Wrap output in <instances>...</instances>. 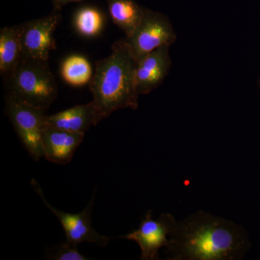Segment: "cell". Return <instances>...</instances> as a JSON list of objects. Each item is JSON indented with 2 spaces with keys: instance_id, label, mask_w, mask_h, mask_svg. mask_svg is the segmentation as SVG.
Masks as SVG:
<instances>
[{
  "instance_id": "1",
  "label": "cell",
  "mask_w": 260,
  "mask_h": 260,
  "mask_svg": "<svg viewBox=\"0 0 260 260\" xmlns=\"http://www.w3.org/2000/svg\"><path fill=\"white\" fill-rule=\"evenodd\" d=\"M247 246L237 223L198 211L177 221L166 249L171 260H237L242 259Z\"/></svg>"
},
{
  "instance_id": "2",
  "label": "cell",
  "mask_w": 260,
  "mask_h": 260,
  "mask_svg": "<svg viewBox=\"0 0 260 260\" xmlns=\"http://www.w3.org/2000/svg\"><path fill=\"white\" fill-rule=\"evenodd\" d=\"M137 66L125 39L114 43L109 56L98 61L89 88L102 119L119 109H138Z\"/></svg>"
},
{
  "instance_id": "3",
  "label": "cell",
  "mask_w": 260,
  "mask_h": 260,
  "mask_svg": "<svg viewBox=\"0 0 260 260\" xmlns=\"http://www.w3.org/2000/svg\"><path fill=\"white\" fill-rule=\"evenodd\" d=\"M7 96L47 110L56 100L58 85L47 61L23 57L6 78Z\"/></svg>"
},
{
  "instance_id": "4",
  "label": "cell",
  "mask_w": 260,
  "mask_h": 260,
  "mask_svg": "<svg viewBox=\"0 0 260 260\" xmlns=\"http://www.w3.org/2000/svg\"><path fill=\"white\" fill-rule=\"evenodd\" d=\"M6 112L22 144L34 160L44 157L42 133L46 124L45 109L6 96Z\"/></svg>"
},
{
  "instance_id": "5",
  "label": "cell",
  "mask_w": 260,
  "mask_h": 260,
  "mask_svg": "<svg viewBox=\"0 0 260 260\" xmlns=\"http://www.w3.org/2000/svg\"><path fill=\"white\" fill-rule=\"evenodd\" d=\"M177 34L167 16L145 8L143 18L131 37L125 38L138 61L158 48L171 47Z\"/></svg>"
},
{
  "instance_id": "6",
  "label": "cell",
  "mask_w": 260,
  "mask_h": 260,
  "mask_svg": "<svg viewBox=\"0 0 260 260\" xmlns=\"http://www.w3.org/2000/svg\"><path fill=\"white\" fill-rule=\"evenodd\" d=\"M177 220L172 214L162 213L153 219L150 210L145 214L138 229L119 238L134 241L141 251L140 259H158V251L169 245L171 235L177 228Z\"/></svg>"
},
{
  "instance_id": "7",
  "label": "cell",
  "mask_w": 260,
  "mask_h": 260,
  "mask_svg": "<svg viewBox=\"0 0 260 260\" xmlns=\"http://www.w3.org/2000/svg\"><path fill=\"white\" fill-rule=\"evenodd\" d=\"M61 20V10L53 9L47 16L22 24L23 57L47 61L56 49L54 34Z\"/></svg>"
},
{
  "instance_id": "8",
  "label": "cell",
  "mask_w": 260,
  "mask_h": 260,
  "mask_svg": "<svg viewBox=\"0 0 260 260\" xmlns=\"http://www.w3.org/2000/svg\"><path fill=\"white\" fill-rule=\"evenodd\" d=\"M31 185L44 205L59 219L64 229L67 242L76 246L83 242L92 243L99 246H106L109 244L110 239L106 236L101 235L92 226L91 214L93 197L81 213H65L56 209L47 202L42 188L35 179H32Z\"/></svg>"
},
{
  "instance_id": "9",
  "label": "cell",
  "mask_w": 260,
  "mask_h": 260,
  "mask_svg": "<svg viewBox=\"0 0 260 260\" xmlns=\"http://www.w3.org/2000/svg\"><path fill=\"white\" fill-rule=\"evenodd\" d=\"M169 46L155 49L138 61L137 90L139 95H146L158 88L167 78L172 61Z\"/></svg>"
},
{
  "instance_id": "10",
  "label": "cell",
  "mask_w": 260,
  "mask_h": 260,
  "mask_svg": "<svg viewBox=\"0 0 260 260\" xmlns=\"http://www.w3.org/2000/svg\"><path fill=\"white\" fill-rule=\"evenodd\" d=\"M85 134L58 129L46 124L42 133L44 158L57 164H69Z\"/></svg>"
},
{
  "instance_id": "11",
  "label": "cell",
  "mask_w": 260,
  "mask_h": 260,
  "mask_svg": "<svg viewBox=\"0 0 260 260\" xmlns=\"http://www.w3.org/2000/svg\"><path fill=\"white\" fill-rule=\"evenodd\" d=\"M102 120L93 101L46 116V124L58 129L83 133Z\"/></svg>"
},
{
  "instance_id": "12",
  "label": "cell",
  "mask_w": 260,
  "mask_h": 260,
  "mask_svg": "<svg viewBox=\"0 0 260 260\" xmlns=\"http://www.w3.org/2000/svg\"><path fill=\"white\" fill-rule=\"evenodd\" d=\"M22 25L0 30V73L5 78L13 73L23 58Z\"/></svg>"
},
{
  "instance_id": "13",
  "label": "cell",
  "mask_w": 260,
  "mask_h": 260,
  "mask_svg": "<svg viewBox=\"0 0 260 260\" xmlns=\"http://www.w3.org/2000/svg\"><path fill=\"white\" fill-rule=\"evenodd\" d=\"M109 14L114 23L125 34L131 37L144 14L145 8L135 0H106Z\"/></svg>"
},
{
  "instance_id": "14",
  "label": "cell",
  "mask_w": 260,
  "mask_h": 260,
  "mask_svg": "<svg viewBox=\"0 0 260 260\" xmlns=\"http://www.w3.org/2000/svg\"><path fill=\"white\" fill-rule=\"evenodd\" d=\"M60 74L64 81L73 86L90 83L93 73L91 64L85 56L71 55L61 62Z\"/></svg>"
},
{
  "instance_id": "15",
  "label": "cell",
  "mask_w": 260,
  "mask_h": 260,
  "mask_svg": "<svg viewBox=\"0 0 260 260\" xmlns=\"http://www.w3.org/2000/svg\"><path fill=\"white\" fill-rule=\"evenodd\" d=\"M104 16L95 7L84 6L77 10L74 15V26L84 37L99 36L104 26Z\"/></svg>"
},
{
  "instance_id": "16",
  "label": "cell",
  "mask_w": 260,
  "mask_h": 260,
  "mask_svg": "<svg viewBox=\"0 0 260 260\" xmlns=\"http://www.w3.org/2000/svg\"><path fill=\"white\" fill-rule=\"evenodd\" d=\"M53 259L56 260L89 259L78 251V246L73 245L68 242L58 247Z\"/></svg>"
},
{
  "instance_id": "17",
  "label": "cell",
  "mask_w": 260,
  "mask_h": 260,
  "mask_svg": "<svg viewBox=\"0 0 260 260\" xmlns=\"http://www.w3.org/2000/svg\"><path fill=\"white\" fill-rule=\"evenodd\" d=\"M81 1L83 0H51V3H52L53 9L61 10L65 5Z\"/></svg>"
}]
</instances>
